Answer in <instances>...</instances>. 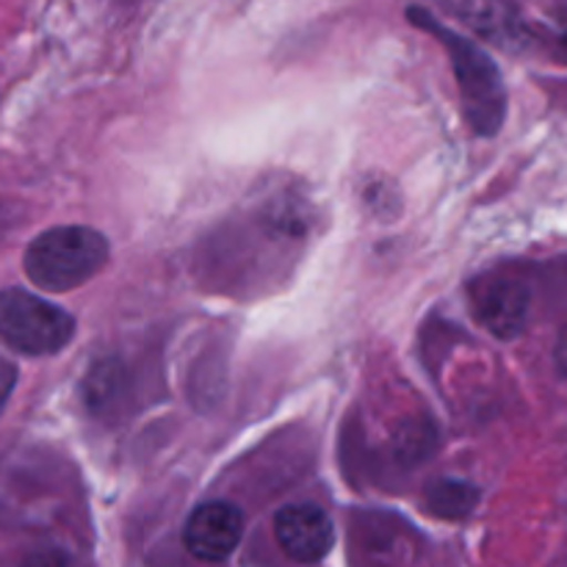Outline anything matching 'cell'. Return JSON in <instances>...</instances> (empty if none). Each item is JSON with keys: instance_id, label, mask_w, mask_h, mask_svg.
Instances as JSON below:
<instances>
[{"instance_id": "1", "label": "cell", "mask_w": 567, "mask_h": 567, "mask_svg": "<svg viewBox=\"0 0 567 567\" xmlns=\"http://www.w3.org/2000/svg\"><path fill=\"white\" fill-rule=\"evenodd\" d=\"M408 17L413 25L424 28L446 48L454 78H457L463 114L476 136H496L504 125V116H507V89H504V78L496 61L480 44L446 28L421 6H410Z\"/></svg>"}, {"instance_id": "2", "label": "cell", "mask_w": 567, "mask_h": 567, "mask_svg": "<svg viewBox=\"0 0 567 567\" xmlns=\"http://www.w3.org/2000/svg\"><path fill=\"white\" fill-rule=\"evenodd\" d=\"M111 255L109 238L83 225H64L39 233L25 249V275L37 288L64 293L81 288L105 269Z\"/></svg>"}, {"instance_id": "3", "label": "cell", "mask_w": 567, "mask_h": 567, "mask_svg": "<svg viewBox=\"0 0 567 567\" xmlns=\"http://www.w3.org/2000/svg\"><path fill=\"white\" fill-rule=\"evenodd\" d=\"M75 338V319L59 305L25 291H0V341L22 354H59Z\"/></svg>"}, {"instance_id": "4", "label": "cell", "mask_w": 567, "mask_h": 567, "mask_svg": "<svg viewBox=\"0 0 567 567\" xmlns=\"http://www.w3.org/2000/svg\"><path fill=\"white\" fill-rule=\"evenodd\" d=\"M476 319L502 341H513L529 321V288L513 277H482L471 286Z\"/></svg>"}, {"instance_id": "5", "label": "cell", "mask_w": 567, "mask_h": 567, "mask_svg": "<svg viewBox=\"0 0 567 567\" xmlns=\"http://www.w3.org/2000/svg\"><path fill=\"white\" fill-rule=\"evenodd\" d=\"M244 535V515L230 502H208L194 509L183 529L188 554L203 563H221L236 551Z\"/></svg>"}, {"instance_id": "6", "label": "cell", "mask_w": 567, "mask_h": 567, "mask_svg": "<svg viewBox=\"0 0 567 567\" xmlns=\"http://www.w3.org/2000/svg\"><path fill=\"white\" fill-rule=\"evenodd\" d=\"M275 537L297 563H319L330 554L336 529L330 515L316 504H291L275 518Z\"/></svg>"}, {"instance_id": "7", "label": "cell", "mask_w": 567, "mask_h": 567, "mask_svg": "<svg viewBox=\"0 0 567 567\" xmlns=\"http://www.w3.org/2000/svg\"><path fill=\"white\" fill-rule=\"evenodd\" d=\"M518 50H537L554 64H567V0H551L537 17H526Z\"/></svg>"}, {"instance_id": "8", "label": "cell", "mask_w": 567, "mask_h": 567, "mask_svg": "<svg viewBox=\"0 0 567 567\" xmlns=\"http://www.w3.org/2000/svg\"><path fill=\"white\" fill-rule=\"evenodd\" d=\"M480 502V491L463 480H437L426 491V504L437 518L460 520Z\"/></svg>"}, {"instance_id": "9", "label": "cell", "mask_w": 567, "mask_h": 567, "mask_svg": "<svg viewBox=\"0 0 567 567\" xmlns=\"http://www.w3.org/2000/svg\"><path fill=\"white\" fill-rule=\"evenodd\" d=\"M120 393V365L100 363L94 365L86 380V402L92 410H105L111 399Z\"/></svg>"}, {"instance_id": "10", "label": "cell", "mask_w": 567, "mask_h": 567, "mask_svg": "<svg viewBox=\"0 0 567 567\" xmlns=\"http://www.w3.org/2000/svg\"><path fill=\"white\" fill-rule=\"evenodd\" d=\"M14 385H17V365L11 363L6 354H0V413H3V408L9 404Z\"/></svg>"}, {"instance_id": "11", "label": "cell", "mask_w": 567, "mask_h": 567, "mask_svg": "<svg viewBox=\"0 0 567 567\" xmlns=\"http://www.w3.org/2000/svg\"><path fill=\"white\" fill-rule=\"evenodd\" d=\"M452 9L463 11V14H468V20L476 22V17L482 14V6H485V0H446Z\"/></svg>"}, {"instance_id": "12", "label": "cell", "mask_w": 567, "mask_h": 567, "mask_svg": "<svg viewBox=\"0 0 567 567\" xmlns=\"http://www.w3.org/2000/svg\"><path fill=\"white\" fill-rule=\"evenodd\" d=\"M554 360H557V369L567 377V324L563 327L557 338V349H554Z\"/></svg>"}]
</instances>
